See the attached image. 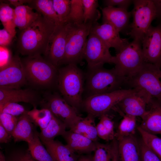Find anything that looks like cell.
Here are the masks:
<instances>
[{"label": "cell", "mask_w": 161, "mask_h": 161, "mask_svg": "<svg viewBox=\"0 0 161 161\" xmlns=\"http://www.w3.org/2000/svg\"><path fill=\"white\" fill-rule=\"evenodd\" d=\"M134 91V89H122L109 93L89 96L83 101L82 107L88 114L95 117H100Z\"/></svg>", "instance_id": "obj_10"}, {"label": "cell", "mask_w": 161, "mask_h": 161, "mask_svg": "<svg viewBox=\"0 0 161 161\" xmlns=\"http://www.w3.org/2000/svg\"><path fill=\"white\" fill-rule=\"evenodd\" d=\"M13 37L4 28L0 30V46L7 47L10 45Z\"/></svg>", "instance_id": "obj_43"}, {"label": "cell", "mask_w": 161, "mask_h": 161, "mask_svg": "<svg viewBox=\"0 0 161 161\" xmlns=\"http://www.w3.org/2000/svg\"><path fill=\"white\" fill-rule=\"evenodd\" d=\"M42 100L37 92L30 89H9L0 87V107L10 102H23L37 107Z\"/></svg>", "instance_id": "obj_17"}, {"label": "cell", "mask_w": 161, "mask_h": 161, "mask_svg": "<svg viewBox=\"0 0 161 161\" xmlns=\"http://www.w3.org/2000/svg\"><path fill=\"white\" fill-rule=\"evenodd\" d=\"M0 161H6L4 155L1 151H0Z\"/></svg>", "instance_id": "obj_51"}, {"label": "cell", "mask_w": 161, "mask_h": 161, "mask_svg": "<svg viewBox=\"0 0 161 161\" xmlns=\"http://www.w3.org/2000/svg\"><path fill=\"white\" fill-rule=\"evenodd\" d=\"M96 127L98 138L107 141L114 140L116 134L112 133L108 130L100 121Z\"/></svg>", "instance_id": "obj_40"}, {"label": "cell", "mask_w": 161, "mask_h": 161, "mask_svg": "<svg viewBox=\"0 0 161 161\" xmlns=\"http://www.w3.org/2000/svg\"><path fill=\"white\" fill-rule=\"evenodd\" d=\"M54 8L61 24L68 23L71 7V0H52Z\"/></svg>", "instance_id": "obj_36"}, {"label": "cell", "mask_w": 161, "mask_h": 161, "mask_svg": "<svg viewBox=\"0 0 161 161\" xmlns=\"http://www.w3.org/2000/svg\"><path fill=\"white\" fill-rule=\"evenodd\" d=\"M14 9V23L21 30L31 24L40 15L37 12H35L33 9L28 5H21Z\"/></svg>", "instance_id": "obj_24"}, {"label": "cell", "mask_w": 161, "mask_h": 161, "mask_svg": "<svg viewBox=\"0 0 161 161\" xmlns=\"http://www.w3.org/2000/svg\"><path fill=\"white\" fill-rule=\"evenodd\" d=\"M77 161H93L92 156L89 155L80 156Z\"/></svg>", "instance_id": "obj_50"}, {"label": "cell", "mask_w": 161, "mask_h": 161, "mask_svg": "<svg viewBox=\"0 0 161 161\" xmlns=\"http://www.w3.org/2000/svg\"><path fill=\"white\" fill-rule=\"evenodd\" d=\"M18 120V118L15 116L6 113H0V123L12 136Z\"/></svg>", "instance_id": "obj_38"}, {"label": "cell", "mask_w": 161, "mask_h": 161, "mask_svg": "<svg viewBox=\"0 0 161 161\" xmlns=\"http://www.w3.org/2000/svg\"><path fill=\"white\" fill-rule=\"evenodd\" d=\"M10 161H37L34 159L30 152H20L14 154Z\"/></svg>", "instance_id": "obj_44"}, {"label": "cell", "mask_w": 161, "mask_h": 161, "mask_svg": "<svg viewBox=\"0 0 161 161\" xmlns=\"http://www.w3.org/2000/svg\"><path fill=\"white\" fill-rule=\"evenodd\" d=\"M27 114L32 122L39 126L41 130L47 126L53 116L49 109L45 108L39 109L36 107L27 111Z\"/></svg>", "instance_id": "obj_31"}, {"label": "cell", "mask_w": 161, "mask_h": 161, "mask_svg": "<svg viewBox=\"0 0 161 161\" xmlns=\"http://www.w3.org/2000/svg\"><path fill=\"white\" fill-rule=\"evenodd\" d=\"M72 25L67 23L57 25L48 41L44 54L45 59L57 67L62 64L68 36Z\"/></svg>", "instance_id": "obj_12"}, {"label": "cell", "mask_w": 161, "mask_h": 161, "mask_svg": "<svg viewBox=\"0 0 161 161\" xmlns=\"http://www.w3.org/2000/svg\"><path fill=\"white\" fill-rule=\"evenodd\" d=\"M105 7L117 6L118 8L127 10L133 0H104L103 1Z\"/></svg>", "instance_id": "obj_41"}, {"label": "cell", "mask_w": 161, "mask_h": 161, "mask_svg": "<svg viewBox=\"0 0 161 161\" xmlns=\"http://www.w3.org/2000/svg\"><path fill=\"white\" fill-rule=\"evenodd\" d=\"M12 136L10 134L2 124L0 123V142L7 143L11 140Z\"/></svg>", "instance_id": "obj_46"}, {"label": "cell", "mask_w": 161, "mask_h": 161, "mask_svg": "<svg viewBox=\"0 0 161 161\" xmlns=\"http://www.w3.org/2000/svg\"><path fill=\"white\" fill-rule=\"evenodd\" d=\"M26 111L23 106L17 103H8L0 107V113H6L16 117L21 116Z\"/></svg>", "instance_id": "obj_37"}, {"label": "cell", "mask_w": 161, "mask_h": 161, "mask_svg": "<svg viewBox=\"0 0 161 161\" xmlns=\"http://www.w3.org/2000/svg\"><path fill=\"white\" fill-rule=\"evenodd\" d=\"M137 129L143 141L161 160V137L146 132L139 126Z\"/></svg>", "instance_id": "obj_33"}, {"label": "cell", "mask_w": 161, "mask_h": 161, "mask_svg": "<svg viewBox=\"0 0 161 161\" xmlns=\"http://www.w3.org/2000/svg\"><path fill=\"white\" fill-rule=\"evenodd\" d=\"M62 136L66 145L77 154L90 153L96 149V142L70 130L66 131Z\"/></svg>", "instance_id": "obj_21"}, {"label": "cell", "mask_w": 161, "mask_h": 161, "mask_svg": "<svg viewBox=\"0 0 161 161\" xmlns=\"http://www.w3.org/2000/svg\"><path fill=\"white\" fill-rule=\"evenodd\" d=\"M100 117V121L104 126L111 132L116 134L114 131V122L109 115L106 113L103 114Z\"/></svg>", "instance_id": "obj_42"}, {"label": "cell", "mask_w": 161, "mask_h": 161, "mask_svg": "<svg viewBox=\"0 0 161 161\" xmlns=\"http://www.w3.org/2000/svg\"><path fill=\"white\" fill-rule=\"evenodd\" d=\"M144 62L161 67V24L151 26L141 42Z\"/></svg>", "instance_id": "obj_14"}, {"label": "cell", "mask_w": 161, "mask_h": 161, "mask_svg": "<svg viewBox=\"0 0 161 161\" xmlns=\"http://www.w3.org/2000/svg\"><path fill=\"white\" fill-rule=\"evenodd\" d=\"M141 161H161L159 157L143 141L139 142Z\"/></svg>", "instance_id": "obj_39"}, {"label": "cell", "mask_w": 161, "mask_h": 161, "mask_svg": "<svg viewBox=\"0 0 161 161\" xmlns=\"http://www.w3.org/2000/svg\"><path fill=\"white\" fill-rule=\"evenodd\" d=\"M110 48L97 35L90 32L83 52V58L89 69L103 66L105 63L113 64L114 56Z\"/></svg>", "instance_id": "obj_11"}, {"label": "cell", "mask_w": 161, "mask_h": 161, "mask_svg": "<svg viewBox=\"0 0 161 161\" xmlns=\"http://www.w3.org/2000/svg\"><path fill=\"white\" fill-rule=\"evenodd\" d=\"M148 105L149 109L139 127L150 134L161 135V101L153 98Z\"/></svg>", "instance_id": "obj_18"}, {"label": "cell", "mask_w": 161, "mask_h": 161, "mask_svg": "<svg viewBox=\"0 0 161 161\" xmlns=\"http://www.w3.org/2000/svg\"><path fill=\"white\" fill-rule=\"evenodd\" d=\"M12 57L7 47L0 46V67L7 63Z\"/></svg>", "instance_id": "obj_45"}, {"label": "cell", "mask_w": 161, "mask_h": 161, "mask_svg": "<svg viewBox=\"0 0 161 161\" xmlns=\"http://www.w3.org/2000/svg\"><path fill=\"white\" fill-rule=\"evenodd\" d=\"M32 123L27 111L20 116L12 134L15 142L24 141L28 143L33 139L35 131Z\"/></svg>", "instance_id": "obj_23"}, {"label": "cell", "mask_w": 161, "mask_h": 161, "mask_svg": "<svg viewBox=\"0 0 161 161\" xmlns=\"http://www.w3.org/2000/svg\"><path fill=\"white\" fill-rule=\"evenodd\" d=\"M154 64L145 62L139 71L127 79L131 89L144 91L152 98L161 101V69Z\"/></svg>", "instance_id": "obj_7"}, {"label": "cell", "mask_w": 161, "mask_h": 161, "mask_svg": "<svg viewBox=\"0 0 161 161\" xmlns=\"http://www.w3.org/2000/svg\"><path fill=\"white\" fill-rule=\"evenodd\" d=\"M102 23H108L120 32L128 27L131 12L113 7H104L101 9Z\"/></svg>", "instance_id": "obj_20"}, {"label": "cell", "mask_w": 161, "mask_h": 161, "mask_svg": "<svg viewBox=\"0 0 161 161\" xmlns=\"http://www.w3.org/2000/svg\"><path fill=\"white\" fill-rule=\"evenodd\" d=\"M67 128L64 123L53 115L47 126L39 133V137L42 142L52 141L58 136H62Z\"/></svg>", "instance_id": "obj_26"}, {"label": "cell", "mask_w": 161, "mask_h": 161, "mask_svg": "<svg viewBox=\"0 0 161 161\" xmlns=\"http://www.w3.org/2000/svg\"><path fill=\"white\" fill-rule=\"evenodd\" d=\"M57 26L40 14L31 24L21 30L17 44L19 52L27 56L44 54Z\"/></svg>", "instance_id": "obj_1"}, {"label": "cell", "mask_w": 161, "mask_h": 161, "mask_svg": "<svg viewBox=\"0 0 161 161\" xmlns=\"http://www.w3.org/2000/svg\"><path fill=\"white\" fill-rule=\"evenodd\" d=\"M96 148L92 156L93 161H113V145L96 142Z\"/></svg>", "instance_id": "obj_35"}, {"label": "cell", "mask_w": 161, "mask_h": 161, "mask_svg": "<svg viewBox=\"0 0 161 161\" xmlns=\"http://www.w3.org/2000/svg\"><path fill=\"white\" fill-rule=\"evenodd\" d=\"M14 9L8 4L1 3L0 5V20L4 29L14 38L16 34L14 21Z\"/></svg>", "instance_id": "obj_29"}, {"label": "cell", "mask_w": 161, "mask_h": 161, "mask_svg": "<svg viewBox=\"0 0 161 161\" xmlns=\"http://www.w3.org/2000/svg\"><path fill=\"white\" fill-rule=\"evenodd\" d=\"M92 24H73L68 35L62 64H77L83 58V52Z\"/></svg>", "instance_id": "obj_9"}, {"label": "cell", "mask_w": 161, "mask_h": 161, "mask_svg": "<svg viewBox=\"0 0 161 161\" xmlns=\"http://www.w3.org/2000/svg\"><path fill=\"white\" fill-rule=\"evenodd\" d=\"M120 113L122 114L123 118L116 133L115 137L117 140L125 137L134 135L137 127L136 117Z\"/></svg>", "instance_id": "obj_30"}, {"label": "cell", "mask_w": 161, "mask_h": 161, "mask_svg": "<svg viewBox=\"0 0 161 161\" xmlns=\"http://www.w3.org/2000/svg\"><path fill=\"white\" fill-rule=\"evenodd\" d=\"M90 32L98 36L109 48H114L117 53L129 43L128 39L121 38L120 32L108 23L97 22L92 25Z\"/></svg>", "instance_id": "obj_16"}, {"label": "cell", "mask_w": 161, "mask_h": 161, "mask_svg": "<svg viewBox=\"0 0 161 161\" xmlns=\"http://www.w3.org/2000/svg\"><path fill=\"white\" fill-rule=\"evenodd\" d=\"M113 161H117V142L116 140L113 142Z\"/></svg>", "instance_id": "obj_49"}, {"label": "cell", "mask_w": 161, "mask_h": 161, "mask_svg": "<svg viewBox=\"0 0 161 161\" xmlns=\"http://www.w3.org/2000/svg\"><path fill=\"white\" fill-rule=\"evenodd\" d=\"M57 86L61 96L78 110L82 107L83 76L76 64H69L58 69Z\"/></svg>", "instance_id": "obj_2"}, {"label": "cell", "mask_w": 161, "mask_h": 161, "mask_svg": "<svg viewBox=\"0 0 161 161\" xmlns=\"http://www.w3.org/2000/svg\"><path fill=\"white\" fill-rule=\"evenodd\" d=\"M134 89V92L123 98L115 106L120 113L142 119L147 112V105L153 98L142 90Z\"/></svg>", "instance_id": "obj_15"}, {"label": "cell", "mask_w": 161, "mask_h": 161, "mask_svg": "<svg viewBox=\"0 0 161 161\" xmlns=\"http://www.w3.org/2000/svg\"><path fill=\"white\" fill-rule=\"evenodd\" d=\"M53 161H77L80 156L66 145L57 140L42 142Z\"/></svg>", "instance_id": "obj_22"}, {"label": "cell", "mask_w": 161, "mask_h": 161, "mask_svg": "<svg viewBox=\"0 0 161 161\" xmlns=\"http://www.w3.org/2000/svg\"><path fill=\"white\" fill-rule=\"evenodd\" d=\"M84 10V23L93 24L97 22L101 17V14L97 9L99 7L98 0H82Z\"/></svg>", "instance_id": "obj_32"}, {"label": "cell", "mask_w": 161, "mask_h": 161, "mask_svg": "<svg viewBox=\"0 0 161 161\" xmlns=\"http://www.w3.org/2000/svg\"><path fill=\"white\" fill-rule=\"evenodd\" d=\"M126 80L114 68L108 69L101 66L88 69L86 89L88 96L109 93L122 89V87L126 85Z\"/></svg>", "instance_id": "obj_4"}, {"label": "cell", "mask_w": 161, "mask_h": 161, "mask_svg": "<svg viewBox=\"0 0 161 161\" xmlns=\"http://www.w3.org/2000/svg\"><path fill=\"white\" fill-rule=\"evenodd\" d=\"M10 4L13 5L16 7L23 5L24 3H28L30 0H10L8 1Z\"/></svg>", "instance_id": "obj_48"}, {"label": "cell", "mask_w": 161, "mask_h": 161, "mask_svg": "<svg viewBox=\"0 0 161 161\" xmlns=\"http://www.w3.org/2000/svg\"><path fill=\"white\" fill-rule=\"evenodd\" d=\"M27 82L22 61L15 55L5 65L0 67V87L19 89Z\"/></svg>", "instance_id": "obj_13"}, {"label": "cell", "mask_w": 161, "mask_h": 161, "mask_svg": "<svg viewBox=\"0 0 161 161\" xmlns=\"http://www.w3.org/2000/svg\"><path fill=\"white\" fill-rule=\"evenodd\" d=\"M28 4L46 19L57 25L61 24L54 8L52 0H30Z\"/></svg>", "instance_id": "obj_27"}, {"label": "cell", "mask_w": 161, "mask_h": 161, "mask_svg": "<svg viewBox=\"0 0 161 161\" xmlns=\"http://www.w3.org/2000/svg\"><path fill=\"white\" fill-rule=\"evenodd\" d=\"M157 10V18L161 21V0H154Z\"/></svg>", "instance_id": "obj_47"}, {"label": "cell", "mask_w": 161, "mask_h": 161, "mask_svg": "<svg viewBox=\"0 0 161 161\" xmlns=\"http://www.w3.org/2000/svg\"><path fill=\"white\" fill-rule=\"evenodd\" d=\"M95 118L93 115L88 114L86 117H83L73 128L69 130L82 135L94 142H97L98 137Z\"/></svg>", "instance_id": "obj_25"}, {"label": "cell", "mask_w": 161, "mask_h": 161, "mask_svg": "<svg viewBox=\"0 0 161 161\" xmlns=\"http://www.w3.org/2000/svg\"><path fill=\"white\" fill-rule=\"evenodd\" d=\"M39 105L42 108L49 109L69 129L83 118L77 109L69 105L61 95L57 93H46Z\"/></svg>", "instance_id": "obj_8"}, {"label": "cell", "mask_w": 161, "mask_h": 161, "mask_svg": "<svg viewBox=\"0 0 161 161\" xmlns=\"http://www.w3.org/2000/svg\"><path fill=\"white\" fill-rule=\"evenodd\" d=\"M145 62L141 43L133 40L114 56V68L127 80L134 76Z\"/></svg>", "instance_id": "obj_5"}, {"label": "cell", "mask_w": 161, "mask_h": 161, "mask_svg": "<svg viewBox=\"0 0 161 161\" xmlns=\"http://www.w3.org/2000/svg\"><path fill=\"white\" fill-rule=\"evenodd\" d=\"M117 142V161H141L139 142L134 135Z\"/></svg>", "instance_id": "obj_19"}, {"label": "cell", "mask_w": 161, "mask_h": 161, "mask_svg": "<svg viewBox=\"0 0 161 161\" xmlns=\"http://www.w3.org/2000/svg\"><path fill=\"white\" fill-rule=\"evenodd\" d=\"M133 3V20L127 34L141 43L152 22L157 18V8L154 0H134Z\"/></svg>", "instance_id": "obj_6"}, {"label": "cell", "mask_w": 161, "mask_h": 161, "mask_svg": "<svg viewBox=\"0 0 161 161\" xmlns=\"http://www.w3.org/2000/svg\"><path fill=\"white\" fill-rule=\"evenodd\" d=\"M21 61L27 82L34 86L45 88L57 85V67L41 55L27 56Z\"/></svg>", "instance_id": "obj_3"}, {"label": "cell", "mask_w": 161, "mask_h": 161, "mask_svg": "<svg viewBox=\"0 0 161 161\" xmlns=\"http://www.w3.org/2000/svg\"><path fill=\"white\" fill-rule=\"evenodd\" d=\"M67 23L73 25L84 23V10L82 0H71V7Z\"/></svg>", "instance_id": "obj_34"}, {"label": "cell", "mask_w": 161, "mask_h": 161, "mask_svg": "<svg viewBox=\"0 0 161 161\" xmlns=\"http://www.w3.org/2000/svg\"><path fill=\"white\" fill-rule=\"evenodd\" d=\"M28 150L32 157L37 161H53L52 157L44 147L35 131L33 139L27 143Z\"/></svg>", "instance_id": "obj_28"}]
</instances>
